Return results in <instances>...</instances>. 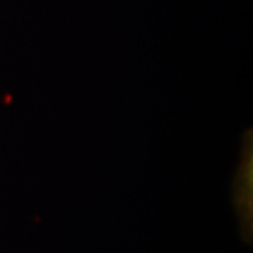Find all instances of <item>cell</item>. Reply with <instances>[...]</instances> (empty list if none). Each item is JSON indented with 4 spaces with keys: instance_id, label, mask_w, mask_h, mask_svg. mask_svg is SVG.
<instances>
[{
    "instance_id": "1",
    "label": "cell",
    "mask_w": 253,
    "mask_h": 253,
    "mask_svg": "<svg viewBox=\"0 0 253 253\" xmlns=\"http://www.w3.org/2000/svg\"><path fill=\"white\" fill-rule=\"evenodd\" d=\"M252 189H253V159H252V136L251 131L244 142L242 159L238 168L234 186V200L238 211L241 231L246 241L252 236Z\"/></svg>"
}]
</instances>
